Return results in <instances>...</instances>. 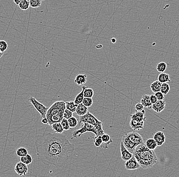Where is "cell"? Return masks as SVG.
<instances>
[{"label":"cell","mask_w":179,"mask_h":177,"mask_svg":"<svg viewBox=\"0 0 179 177\" xmlns=\"http://www.w3.org/2000/svg\"><path fill=\"white\" fill-rule=\"evenodd\" d=\"M37 152L40 161L47 167H65L75 147L64 134L45 133L37 137Z\"/></svg>","instance_id":"cell-1"},{"label":"cell","mask_w":179,"mask_h":177,"mask_svg":"<svg viewBox=\"0 0 179 177\" xmlns=\"http://www.w3.org/2000/svg\"><path fill=\"white\" fill-rule=\"evenodd\" d=\"M133 156L143 169L151 168L157 161L155 151L149 149L144 143L137 146L133 153Z\"/></svg>","instance_id":"cell-2"},{"label":"cell","mask_w":179,"mask_h":177,"mask_svg":"<svg viewBox=\"0 0 179 177\" xmlns=\"http://www.w3.org/2000/svg\"><path fill=\"white\" fill-rule=\"evenodd\" d=\"M65 109V102L63 101L55 102L49 108L46 113V118L48 120V124L51 126L54 123H61Z\"/></svg>","instance_id":"cell-3"},{"label":"cell","mask_w":179,"mask_h":177,"mask_svg":"<svg viewBox=\"0 0 179 177\" xmlns=\"http://www.w3.org/2000/svg\"><path fill=\"white\" fill-rule=\"evenodd\" d=\"M122 141L127 149L133 154L137 146L144 143L143 137L136 132L125 134L122 137Z\"/></svg>","instance_id":"cell-4"},{"label":"cell","mask_w":179,"mask_h":177,"mask_svg":"<svg viewBox=\"0 0 179 177\" xmlns=\"http://www.w3.org/2000/svg\"><path fill=\"white\" fill-rule=\"evenodd\" d=\"M87 132H90L94 134L95 135V137L98 136L105 133L103 128H98L88 123H83V124L80 128L73 131L72 133L71 139L78 138Z\"/></svg>","instance_id":"cell-5"},{"label":"cell","mask_w":179,"mask_h":177,"mask_svg":"<svg viewBox=\"0 0 179 177\" xmlns=\"http://www.w3.org/2000/svg\"><path fill=\"white\" fill-rule=\"evenodd\" d=\"M80 123H88L98 128H103L102 122L96 118L89 111L85 115L80 116Z\"/></svg>","instance_id":"cell-6"},{"label":"cell","mask_w":179,"mask_h":177,"mask_svg":"<svg viewBox=\"0 0 179 177\" xmlns=\"http://www.w3.org/2000/svg\"><path fill=\"white\" fill-rule=\"evenodd\" d=\"M29 101L33 105L35 109L38 112L42 118H46L47 110L49 109L47 107L44 105L43 104L39 102L38 101H37L33 96H30L29 98Z\"/></svg>","instance_id":"cell-7"},{"label":"cell","mask_w":179,"mask_h":177,"mask_svg":"<svg viewBox=\"0 0 179 177\" xmlns=\"http://www.w3.org/2000/svg\"><path fill=\"white\" fill-rule=\"evenodd\" d=\"M125 167L127 170H135L140 168L141 165L136 159L135 157L133 156L132 158L126 161Z\"/></svg>","instance_id":"cell-8"},{"label":"cell","mask_w":179,"mask_h":177,"mask_svg":"<svg viewBox=\"0 0 179 177\" xmlns=\"http://www.w3.org/2000/svg\"><path fill=\"white\" fill-rule=\"evenodd\" d=\"M14 170L19 176H26L28 173V166L27 165L24 164L22 162H18L15 165Z\"/></svg>","instance_id":"cell-9"},{"label":"cell","mask_w":179,"mask_h":177,"mask_svg":"<svg viewBox=\"0 0 179 177\" xmlns=\"http://www.w3.org/2000/svg\"><path fill=\"white\" fill-rule=\"evenodd\" d=\"M120 151H121V158L125 161H126L127 160L130 159L133 156V154L127 149V148L124 145L122 141L120 144Z\"/></svg>","instance_id":"cell-10"},{"label":"cell","mask_w":179,"mask_h":177,"mask_svg":"<svg viewBox=\"0 0 179 177\" xmlns=\"http://www.w3.org/2000/svg\"><path fill=\"white\" fill-rule=\"evenodd\" d=\"M153 138L154 139L155 141L156 142L157 145L159 147L161 146L164 144L166 140V137L164 132L162 131L157 132L154 135Z\"/></svg>","instance_id":"cell-11"},{"label":"cell","mask_w":179,"mask_h":177,"mask_svg":"<svg viewBox=\"0 0 179 177\" xmlns=\"http://www.w3.org/2000/svg\"><path fill=\"white\" fill-rule=\"evenodd\" d=\"M166 103L164 100H158L155 103L152 104L153 110L156 112H161L165 109Z\"/></svg>","instance_id":"cell-12"},{"label":"cell","mask_w":179,"mask_h":177,"mask_svg":"<svg viewBox=\"0 0 179 177\" xmlns=\"http://www.w3.org/2000/svg\"><path fill=\"white\" fill-rule=\"evenodd\" d=\"M101 138L102 140V144L100 147L103 149H108V145L113 142V140L108 134L104 133L101 135Z\"/></svg>","instance_id":"cell-13"},{"label":"cell","mask_w":179,"mask_h":177,"mask_svg":"<svg viewBox=\"0 0 179 177\" xmlns=\"http://www.w3.org/2000/svg\"><path fill=\"white\" fill-rule=\"evenodd\" d=\"M144 114L141 111H137L136 113L131 115V119L137 122H144L146 119Z\"/></svg>","instance_id":"cell-14"},{"label":"cell","mask_w":179,"mask_h":177,"mask_svg":"<svg viewBox=\"0 0 179 177\" xmlns=\"http://www.w3.org/2000/svg\"><path fill=\"white\" fill-rule=\"evenodd\" d=\"M88 111H89L88 108L84 105V104L82 103L77 105L75 113L77 116H83L85 115V114H87Z\"/></svg>","instance_id":"cell-15"},{"label":"cell","mask_w":179,"mask_h":177,"mask_svg":"<svg viewBox=\"0 0 179 177\" xmlns=\"http://www.w3.org/2000/svg\"><path fill=\"white\" fill-rule=\"evenodd\" d=\"M141 103L143 104L144 108L150 109L152 108V104L150 101V96L146 95L144 96L141 99Z\"/></svg>","instance_id":"cell-16"},{"label":"cell","mask_w":179,"mask_h":177,"mask_svg":"<svg viewBox=\"0 0 179 177\" xmlns=\"http://www.w3.org/2000/svg\"><path fill=\"white\" fill-rule=\"evenodd\" d=\"M144 122H137L133 119H131L130 121V126L134 131H139L142 129L144 126Z\"/></svg>","instance_id":"cell-17"},{"label":"cell","mask_w":179,"mask_h":177,"mask_svg":"<svg viewBox=\"0 0 179 177\" xmlns=\"http://www.w3.org/2000/svg\"><path fill=\"white\" fill-rule=\"evenodd\" d=\"M87 78L86 74H78L75 78V83L78 86L84 85L87 82Z\"/></svg>","instance_id":"cell-18"},{"label":"cell","mask_w":179,"mask_h":177,"mask_svg":"<svg viewBox=\"0 0 179 177\" xmlns=\"http://www.w3.org/2000/svg\"><path fill=\"white\" fill-rule=\"evenodd\" d=\"M144 144L149 149L152 150H154L158 147V145L154 140V139L151 138L148 139Z\"/></svg>","instance_id":"cell-19"},{"label":"cell","mask_w":179,"mask_h":177,"mask_svg":"<svg viewBox=\"0 0 179 177\" xmlns=\"http://www.w3.org/2000/svg\"><path fill=\"white\" fill-rule=\"evenodd\" d=\"M51 127L52 129L53 130V131L56 133H63V132L64 131V130L63 129L61 123H60V122L54 123L53 124L51 125Z\"/></svg>","instance_id":"cell-20"},{"label":"cell","mask_w":179,"mask_h":177,"mask_svg":"<svg viewBox=\"0 0 179 177\" xmlns=\"http://www.w3.org/2000/svg\"><path fill=\"white\" fill-rule=\"evenodd\" d=\"M158 80L161 83L169 82L171 81L170 76L169 74L164 73H162L158 76Z\"/></svg>","instance_id":"cell-21"},{"label":"cell","mask_w":179,"mask_h":177,"mask_svg":"<svg viewBox=\"0 0 179 177\" xmlns=\"http://www.w3.org/2000/svg\"><path fill=\"white\" fill-rule=\"evenodd\" d=\"M87 87V86H84L82 87V91H80V93H78V95H77V96L75 97L74 101L75 104H77V105L80 104L82 103L83 102V101L84 100V90L85 88Z\"/></svg>","instance_id":"cell-22"},{"label":"cell","mask_w":179,"mask_h":177,"mask_svg":"<svg viewBox=\"0 0 179 177\" xmlns=\"http://www.w3.org/2000/svg\"><path fill=\"white\" fill-rule=\"evenodd\" d=\"M161 85V83L159 82L158 80L154 81L150 85L151 90L153 93H156L157 92L160 91Z\"/></svg>","instance_id":"cell-23"},{"label":"cell","mask_w":179,"mask_h":177,"mask_svg":"<svg viewBox=\"0 0 179 177\" xmlns=\"http://www.w3.org/2000/svg\"><path fill=\"white\" fill-rule=\"evenodd\" d=\"M77 104H75L74 101H69V102H65V106H66V109H67L71 111L73 113H75L77 107Z\"/></svg>","instance_id":"cell-24"},{"label":"cell","mask_w":179,"mask_h":177,"mask_svg":"<svg viewBox=\"0 0 179 177\" xmlns=\"http://www.w3.org/2000/svg\"><path fill=\"white\" fill-rule=\"evenodd\" d=\"M20 160H21V161L24 164H26L27 165L31 164L32 162H33L32 157L31 155H30L29 154L25 155V156L20 157Z\"/></svg>","instance_id":"cell-25"},{"label":"cell","mask_w":179,"mask_h":177,"mask_svg":"<svg viewBox=\"0 0 179 177\" xmlns=\"http://www.w3.org/2000/svg\"><path fill=\"white\" fill-rule=\"evenodd\" d=\"M156 69L159 73H164L167 69V64L164 62H160L157 65Z\"/></svg>","instance_id":"cell-26"},{"label":"cell","mask_w":179,"mask_h":177,"mask_svg":"<svg viewBox=\"0 0 179 177\" xmlns=\"http://www.w3.org/2000/svg\"><path fill=\"white\" fill-rule=\"evenodd\" d=\"M170 86H169V85L168 83H162L160 91L164 95H166L167 94H168L169 91H170Z\"/></svg>","instance_id":"cell-27"},{"label":"cell","mask_w":179,"mask_h":177,"mask_svg":"<svg viewBox=\"0 0 179 177\" xmlns=\"http://www.w3.org/2000/svg\"><path fill=\"white\" fill-rule=\"evenodd\" d=\"M16 155L18 157H23V156H25V155L28 154V150L26 148L24 147H19L16 150Z\"/></svg>","instance_id":"cell-28"},{"label":"cell","mask_w":179,"mask_h":177,"mask_svg":"<svg viewBox=\"0 0 179 177\" xmlns=\"http://www.w3.org/2000/svg\"><path fill=\"white\" fill-rule=\"evenodd\" d=\"M68 121L69 124L70 129L75 128L78 124V119H77L75 117H74V116H72L71 118H69L68 119Z\"/></svg>","instance_id":"cell-29"},{"label":"cell","mask_w":179,"mask_h":177,"mask_svg":"<svg viewBox=\"0 0 179 177\" xmlns=\"http://www.w3.org/2000/svg\"><path fill=\"white\" fill-rule=\"evenodd\" d=\"M19 8L22 10H27L30 7L29 1L27 0H22L18 5Z\"/></svg>","instance_id":"cell-30"},{"label":"cell","mask_w":179,"mask_h":177,"mask_svg":"<svg viewBox=\"0 0 179 177\" xmlns=\"http://www.w3.org/2000/svg\"><path fill=\"white\" fill-rule=\"evenodd\" d=\"M42 0H30V7L33 8H37L41 6L42 3Z\"/></svg>","instance_id":"cell-31"},{"label":"cell","mask_w":179,"mask_h":177,"mask_svg":"<svg viewBox=\"0 0 179 177\" xmlns=\"http://www.w3.org/2000/svg\"><path fill=\"white\" fill-rule=\"evenodd\" d=\"M84 97L92 98L94 96V90L92 88L86 87L85 89L84 93Z\"/></svg>","instance_id":"cell-32"},{"label":"cell","mask_w":179,"mask_h":177,"mask_svg":"<svg viewBox=\"0 0 179 177\" xmlns=\"http://www.w3.org/2000/svg\"><path fill=\"white\" fill-rule=\"evenodd\" d=\"M82 103L84 104V105L85 106L88 108L91 107L93 103V98H84V100L83 101Z\"/></svg>","instance_id":"cell-33"},{"label":"cell","mask_w":179,"mask_h":177,"mask_svg":"<svg viewBox=\"0 0 179 177\" xmlns=\"http://www.w3.org/2000/svg\"><path fill=\"white\" fill-rule=\"evenodd\" d=\"M61 124H62V126L63 129L65 131H67V130L70 129L69 124V123H68V119L63 118V119L61 121Z\"/></svg>","instance_id":"cell-34"},{"label":"cell","mask_w":179,"mask_h":177,"mask_svg":"<svg viewBox=\"0 0 179 177\" xmlns=\"http://www.w3.org/2000/svg\"><path fill=\"white\" fill-rule=\"evenodd\" d=\"M94 138H95V141H94L95 146L96 147H100L103 142L102 138H101V135L95 137Z\"/></svg>","instance_id":"cell-35"},{"label":"cell","mask_w":179,"mask_h":177,"mask_svg":"<svg viewBox=\"0 0 179 177\" xmlns=\"http://www.w3.org/2000/svg\"><path fill=\"white\" fill-rule=\"evenodd\" d=\"M8 47V44L5 41H0V51L4 52L6 51Z\"/></svg>","instance_id":"cell-36"},{"label":"cell","mask_w":179,"mask_h":177,"mask_svg":"<svg viewBox=\"0 0 179 177\" xmlns=\"http://www.w3.org/2000/svg\"><path fill=\"white\" fill-rule=\"evenodd\" d=\"M72 116H73V112H71V111L67 109L65 110L64 113L63 114V118L68 119Z\"/></svg>","instance_id":"cell-37"},{"label":"cell","mask_w":179,"mask_h":177,"mask_svg":"<svg viewBox=\"0 0 179 177\" xmlns=\"http://www.w3.org/2000/svg\"><path fill=\"white\" fill-rule=\"evenodd\" d=\"M155 95L158 100H164V95L160 91L155 93Z\"/></svg>","instance_id":"cell-38"},{"label":"cell","mask_w":179,"mask_h":177,"mask_svg":"<svg viewBox=\"0 0 179 177\" xmlns=\"http://www.w3.org/2000/svg\"><path fill=\"white\" fill-rule=\"evenodd\" d=\"M144 106L141 103L136 104L135 106V109L136 111H141L144 110Z\"/></svg>","instance_id":"cell-39"},{"label":"cell","mask_w":179,"mask_h":177,"mask_svg":"<svg viewBox=\"0 0 179 177\" xmlns=\"http://www.w3.org/2000/svg\"><path fill=\"white\" fill-rule=\"evenodd\" d=\"M150 101H151L152 104H153L155 103L158 101V100L155 95H152L150 96Z\"/></svg>","instance_id":"cell-40"},{"label":"cell","mask_w":179,"mask_h":177,"mask_svg":"<svg viewBox=\"0 0 179 177\" xmlns=\"http://www.w3.org/2000/svg\"><path fill=\"white\" fill-rule=\"evenodd\" d=\"M41 122H42V124H48V120H47V118H42Z\"/></svg>","instance_id":"cell-41"},{"label":"cell","mask_w":179,"mask_h":177,"mask_svg":"<svg viewBox=\"0 0 179 177\" xmlns=\"http://www.w3.org/2000/svg\"><path fill=\"white\" fill-rule=\"evenodd\" d=\"M21 1H22V0H14V3L16 5H18L19 3L21 2Z\"/></svg>","instance_id":"cell-42"},{"label":"cell","mask_w":179,"mask_h":177,"mask_svg":"<svg viewBox=\"0 0 179 177\" xmlns=\"http://www.w3.org/2000/svg\"><path fill=\"white\" fill-rule=\"evenodd\" d=\"M96 47L97 49H101V48L102 47V44H98V45L96 46Z\"/></svg>","instance_id":"cell-43"},{"label":"cell","mask_w":179,"mask_h":177,"mask_svg":"<svg viewBox=\"0 0 179 177\" xmlns=\"http://www.w3.org/2000/svg\"><path fill=\"white\" fill-rule=\"evenodd\" d=\"M111 41L113 44H115L116 42V39L115 38H113V39H111Z\"/></svg>","instance_id":"cell-44"},{"label":"cell","mask_w":179,"mask_h":177,"mask_svg":"<svg viewBox=\"0 0 179 177\" xmlns=\"http://www.w3.org/2000/svg\"><path fill=\"white\" fill-rule=\"evenodd\" d=\"M4 52H2L1 51H0V58H1L2 56H3Z\"/></svg>","instance_id":"cell-45"},{"label":"cell","mask_w":179,"mask_h":177,"mask_svg":"<svg viewBox=\"0 0 179 177\" xmlns=\"http://www.w3.org/2000/svg\"><path fill=\"white\" fill-rule=\"evenodd\" d=\"M27 1H30V0H27Z\"/></svg>","instance_id":"cell-46"}]
</instances>
